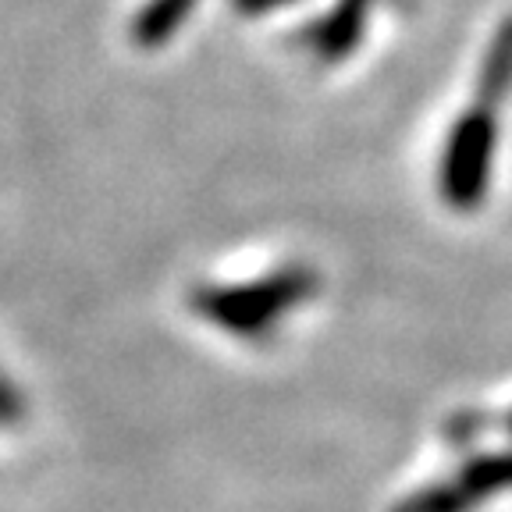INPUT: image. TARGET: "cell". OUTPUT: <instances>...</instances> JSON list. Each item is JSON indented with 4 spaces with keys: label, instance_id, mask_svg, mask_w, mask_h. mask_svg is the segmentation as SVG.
<instances>
[{
    "label": "cell",
    "instance_id": "1",
    "mask_svg": "<svg viewBox=\"0 0 512 512\" xmlns=\"http://www.w3.org/2000/svg\"><path fill=\"white\" fill-rule=\"evenodd\" d=\"M491 153H495V125H491V114L470 111L459 121L456 132H452V146H448V153H445V171H441L445 196L452 207H473V203H477L480 189L488 185Z\"/></svg>",
    "mask_w": 512,
    "mask_h": 512
},
{
    "label": "cell",
    "instance_id": "3",
    "mask_svg": "<svg viewBox=\"0 0 512 512\" xmlns=\"http://www.w3.org/2000/svg\"><path fill=\"white\" fill-rule=\"evenodd\" d=\"M189 8H192V0H150L146 11H139L136 22H132L136 43H146V47L160 43L168 32H175V25L189 15Z\"/></svg>",
    "mask_w": 512,
    "mask_h": 512
},
{
    "label": "cell",
    "instance_id": "2",
    "mask_svg": "<svg viewBox=\"0 0 512 512\" xmlns=\"http://www.w3.org/2000/svg\"><path fill=\"white\" fill-rule=\"evenodd\" d=\"M306 296V278H274L264 281L260 288H242V292H210L203 296V310L207 317H217L232 328H242V324H264L267 317L281 310V306H292L296 299Z\"/></svg>",
    "mask_w": 512,
    "mask_h": 512
}]
</instances>
